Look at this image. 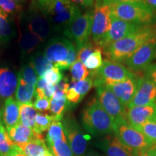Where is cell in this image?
<instances>
[{"label":"cell","instance_id":"cell-28","mask_svg":"<svg viewBox=\"0 0 156 156\" xmlns=\"http://www.w3.org/2000/svg\"><path fill=\"white\" fill-rule=\"evenodd\" d=\"M43 42L38 37L35 36L30 31H27L21 35L19 40L20 46L23 53L30 54Z\"/></svg>","mask_w":156,"mask_h":156},{"label":"cell","instance_id":"cell-47","mask_svg":"<svg viewBox=\"0 0 156 156\" xmlns=\"http://www.w3.org/2000/svg\"><path fill=\"white\" fill-rule=\"evenodd\" d=\"M145 1L154 9V11L156 12V0H145Z\"/></svg>","mask_w":156,"mask_h":156},{"label":"cell","instance_id":"cell-37","mask_svg":"<svg viewBox=\"0 0 156 156\" xmlns=\"http://www.w3.org/2000/svg\"><path fill=\"white\" fill-rule=\"evenodd\" d=\"M138 131L147 137V139L153 144V146L156 145V118L142 124Z\"/></svg>","mask_w":156,"mask_h":156},{"label":"cell","instance_id":"cell-3","mask_svg":"<svg viewBox=\"0 0 156 156\" xmlns=\"http://www.w3.org/2000/svg\"><path fill=\"white\" fill-rule=\"evenodd\" d=\"M112 16L139 25L152 24L155 12L145 0L130 1L109 5Z\"/></svg>","mask_w":156,"mask_h":156},{"label":"cell","instance_id":"cell-23","mask_svg":"<svg viewBox=\"0 0 156 156\" xmlns=\"http://www.w3.org/2000/svg\"><path fill=\"white\" fill-rule=\"evenodd\" d=\"M18 146L26 156H46L51 153L43 136L34 141L20 144Z\"/></svg>","mask_w":156,"mask_h":156},{"label":"cell","instance_id":"cell-14","mask_svg":"<svg viewBox=\"0 0 156 156\" xmlns=\"http://www.w3.org/2000/svg\"><path fill=\"white\" fill-rule=\"evenodd\" d=\"M140 77H141L136 75L126 80L117 83H104V85L118 98L121 103L127 108L135 94Z\"/></svg>","mask_w":156,"mask_h":156},{"label":"cell","instance_id":"cell-18","mask_svg":"<svg viewBox=\"0 0 156 156\" xmlns=\"http://www.w3.org/2000/svg\"><path fill=\"white\" fill-rule=\"evenodd\" d=\"M93 86L92 77H87L80 81H71L65 92L66 98L69 102L78 103Z\"/></svg>","mask_w":156,"mask_h":156},{"label":"cell","instance_id":"cell-25","mask_svg":"<svg viewBox=\"0 0 156 156\" xmlns=\"http://www.w3.org/2000/svg\"><path fill=\"white\" fill-rule=\"evenodd\" d=\"M0 153L2 156H13L23 153L22 150L9 137L8 133L0 122Z\"/></svg>","mask_w":156,"mask_h":156},{"label":"cell","instance_id":"cell-40","mask_svg":"<svg viewBox=\"0 0 156 156\" xmlns=\"http://www.w3.org/2000/svg\"><path fill=\"white\" fill-rule=\"evenodd\" d=\"M0 9H2L8 15H17L21 11L22 7L13 0H0Z\"/></svg>","mask_w":156,"mask_h":156},{"label":"cell","instance_id":"cell-8","mask_svg":"<svg viewBox=\"0 0 156 156\" xmlns=\"http://www.w3.org/2000/svg\"><path fill=\"white\" fill-rule=\"evenodd\" d=\"M112 23V13L109 5L95 4L92 12L91 36L95 45L98 47L103 38L106 36Z\"/></svg>","mask_w":156,"mask_h":156},{"label":"cell","instance_id":"cell-29","mask_svg":"<svg viewBox=\"0 0 156 156\" xmlns=\"http://www.w3.org/2000/svg\"><path fill=\"white\" fill-rule=\"evenodd\" d=\"M31 64L34 66L38 77H42L46 72L54 67V64L50 62L45 56L44 54L38 52L31 58Z\"/></svg>","mask_w":156,"mask_h":156},{"label":"cell","instance_id":"cell-51","mask_svg":"<svg viewBox=\"0 0 156 156\" xmlns=\"http://www.w3.org/2000/svg\"><path fill=\"white\" fill-rule=\"evenodd\" d=\"M46 156H54V155L52 153H49V154H48V155H46Z\"/></svg>","mask_w":156,"mask_h":156},{"label":"cell","instance_id":"cell-46","mask_svg":"<svg viewBox=\"0 0 156 156\" xmlns=\"http://www.w3.org/2000/svg\"><path fill=\"white\" fill-rule=\"evenodd\" d=\"M146 153L149 154V155H153V156H156V145L152 146L151 148L147 150V151H145Z\"/></svg>","mask_w":156,"mask_h":156},{"label":"cell","instance_id":"cell-42","mask_svg":"<svg viewBox=\"0 0 156 156\" xmlns=\"http://www.w3.org/2000/svg\"><path fill=\"white\" fill-rule=\"evenodd\" d=\"M51 100L46 98H36V101L33 103L34 108L40 112H46L50 108Z\"/></svg>","mask_w":156,"mask_h":156},{"label":"cell","instance_id":"cell-6","mask_svg":"<svg viewBox=\"0 0 156 156\" xmlns=\"http://www.w3.org/2000/svg\"><path fill=\"white\" fill-rule=\"evenodd\" d=\"M93 85L97 86L101 83L122 82L136 76L133 72L126 68L120 62L106 59L103 61L101 67L93 73Z\"/></svg>","mask_w":156,"mask_h":156},{"label":"cell","instance_id":"cell-24","mask_svg":"<svg viewBox=\"0 0 156 156\" xmlns=\"http://www.w3.org/2000/svg\"><path fill=\"white\" fill-rule=\"evenodd\" d=\"M35 85L27 83L18 75V84L15 91V98L20 104H33V100L36 95Z\"/></svg>","mask_w":156,"mask_h":156},{"label":"cell","instance_id":"cell-41","mask_svg":"<svg viewBox=\"0 0 156 156\" xmlns=\"http://www.w3.org/2000/svg\"><path fill=\"white\" fill-rule=\"evenodd\" d=\"M98 48V46H95L94 44H93L92 42L87 41L86 44H85L83 46H82L80 48H78L77 50V60L81 62L82 63H85L86 58L93 53L94 51Z\"/></svg>","mask_w":156,"mask_h":156},{"label":"cell","instance_id":"cell-45","mask_svg":"<svg viewBox=\"0 0 156 156\" xmlns=\"http://www.w3.org/2000/svg\"><path fill=\"white\" fill-rule=\"evenodd\" d=\"M75 5H80L83 7H90L94 5V0H70Z\"/></svg>","mask_w":156,"mask_h":156},{"label":"cell","instance_id":"cell-9","mask_svg":"<svg viewBox=\"0 0 156 156\" xmlns=\"http://www.w3.org/2000/svg\"><path fill=\"white\" fill-rule=\"evenodd\" d=\"M142 25H143L126 22V21L112 16L110 28L106 36L101 41L98 47L104 50L114 42L118 41L121 39L133 34L140 28Z\"/></svg>","mask_w":156,"mask_h":156},{"label":"cell","instance_id":"cell-27","mask_svg":"<svg viewBox=\"0 0 156 156\" xmlns=\"http://www.w3.org/2000/svg\"><path fill=\"white\" fill-rule=\"evenodd\" d=\"M38 113L33 104H20V123L34 130Z\"/></svg>","mask_w":156,"mask_h":156},{"label":"cell","instance_id":"cell-53","mask_svg":"<svg viewBox=\"0 0 156 156\" xmlns=\"http://www.w3.org/2000/svg\"><path fill=\"white\" fill-rule=\"evenodd\" d=\"M0 156H2V155H1V153H0Z\"/></svg>","mask_w":156,"mask_h":156},{"label":"cell","instance_id":"cell-11","mask_svg":"<svg viewBox=\"0 0 156 156\" xmlns=\"http://www.w3.org/2000/svg\"><path fill=\"white\" fill-rule=\"evenodd\" d=\"M156 36L151 38L136 52L124 61L128 69L132 72L145 70L149 67L155 56Z\"/></svg>","mask_w":156,"mask_h":156},{"label":"cell","instance_id":"cell-33","mask_svg":"<svg viewBox=\"0 0 156 156\" xmlns=\"http://www.w3.org/2000/svg\"><path fill=\"white\" fill-rule=\"evenodd\" d=\"M55 86L48 85L44 77H38L36 84V98H46L51 100L55 93Z\"/></svg>","mask_w":156,"mask_h":156},{"label":"cell","instance_id":"cell-20","mask_svg":"<svg viewBox=\"0 0 156 156\" xmlns=\"http://www.w3.org/2000/svg\"><path fill=\"white\" fill-rule=\"evenodd\" d=\"M7 132L11 140L17 145L32 142L43 136L42 134H36L30 128L20 122L13 127L7 129Z\"/></svg>","mask_w":156,"mask_h":156},{"label":"cell","instance_id":"cell-43","mask_svg":"<svg viewBox=\"0 0 156 156\" xmlns=\"http://www.w3.org/2000/svg\"><path fill=\"white\" fill-rule=\"evenodd\" d=\"M146 76H147L156 86V64L150 65L146 69Z\"/></svg>","mask_w":156,"mask_h":156},{"label":"cell","instance_id":"cell-1","mask_svg":"<svg viewBox=\"0 0 156 156\" xmlns=\"http://www.w3.org/2000/svg\"><path fill=\"white\" fill-rule=\"evenodd\" d=\"M32 4L56 30L64 31L82 13L70 0H33Z\"/></svg>","mask_w":156,"mask_h":156},{"label":"cell","instance_id":"cell-32","mask_svg":"<svg viewBox=\"0 0 156 156\" xmlns=\"http://www.w3.org/2000/svg\"><path fill=\"white\" fill-rule=\"evenodd\" d=\"M66 138L64 132L63 125L60 121H54L48 129L47 135H46V142L48 147H51L54 142L57 140Z\"/></svg>","mask_w":156,"mask_h":156},{"label":"cell","instance_id":"cell-10","mask_svg":"<svg viewBox=\"0 0 156 156\" xmlns=\"http://www.w3.org/2000/svg\"><path fill=\"white\" fill-rule=\"evenodd\" d=\"M97 100L106 112L115 121L126 118V107L103 83L97 85Z\"/></svg>","mask_w":156,"mask_h":156},{"label":"cell","instance_id":"cell-44","mask_svg":"<svg viewBox=\"0 0 156 156\" xmlns=\"http://www.w3.org/2000/svg\"><path fill=\"white\" fill-rule=\"evenodd\" d=\"M130 1H140V0H97L96 2L104 5H112L117 3L125 2Z\"/></svg>","mask_w":156,"mask_h":156},{"label":"cell","instance_id":"cell-17","mask_svg":"<svg viewBox=\"0 0 156 156\" xmlns=\"http://www.w3.org/2000/svg\"><path fill=\"white\" fill-rule=\"evenodd\" d=\"M52 26L48 19L32 4L28 21V30L44 41L51 33Z\"/></svg>","mask_w":156,"mask_h":156},{"label":"cell","instance_id":"cell-50","mask_svg":"<svg viewBox=\"0 0 156 156\" xmlns=\"http://www.w3.org/2000/svg\"><path fill=\"white\" fill-rule=\"evenodd\" d=\"M13 1L15 2L18 3V4H20V3L23 2L24 1H25V0H13Z\"/></svg>","mask_w":156,"mask_h":156},{"label":"cell","instance_id":"cell-35","mask_svg":"<svg viewBox=\"0 0 156 156\" xmlns=\"http://www.w3.org/2000/svg\"><path fill=\"white\" fill-rule=\"evenodd\" d=\"M71 74L72 81H80L88 77L90 73L88 69L85 67L83 63L79 60H76L71 67H69Z\"/></svg>","mask_w":156,"mask_h":156},{"label":"cell","instance_id":"cell-21","mask_svg":"<svg viewBox=\"0 0 156 156\" xmlns=\"http://www.w3.org/2000/svg\"><path fill=\"white\" fill-rule=\"evenodd\" d=\"M101 144L106 156H138L140 154L123 145L116 136L107 137Z\"/></svg>","mask_w":156,"mask_h":156},{"label":"cell","instance_id":"cell-13","mask_svg":"<svg viewBox=\"0 0 156 156\" xmlns=\"http://www.w3.org/2000/svg\"><path fill=\"white\" fill-rule=\"evenodd\" d=\"M74 46L73 43L67 38H55L48 42L44 54L54 66L57 65L67 59L70 50Z\"/></svg>","mask_w":156,"mask_h":156},{"label":"cell","instance_id":"cell-38","mask_svg":"<svg viewBox=\"0 0 156 156\" xmlns=\"http://www.w3.org/2000/svg\"><path fill=\"white\" fill-rule=\"evenodd\" d=\"M103 64L101 48L98 47L92 54L86 58L84 65L87 69L96 70L101 67Z\"/></svg>","mask_w":156,"mask_h":156},{"label":"cell","instance_id":"cell-48","mask_svg":"<svg viewBox=\"0 0 156 156\" xmlns=\"http://www.w3.org/2000/svg\"><path fill=\"white\" fill-rule=\"evenodd\" d=\"M138 156H153V155H149V154L146 153L145 152H142V153H140L139 154V155H138Z\"/></svg>","mask_w":156,"mask_h":156},{"label":"cell","instance_id":"cell-54","mask_svg":"<svg viewBox=\"0 0 156 156\" xmlns=\"http://www.w3.org/2000/svg\"><path fill=\"white\" fill-rule=\"evenodd\" d=\"M54 156H57V155H54Z\"/></svg>","mask_w":156,"mask_h":156},{"label":"cell","instance_id":"cell-5","mask_svg":"<svg viewBox=\"0 0 156 156\" xmlns=\"http://www.w3.org/2000/svg\"><path fill=\"white\" fill-rule=\"evenodd\" d=\"M114 132L123 145L138 153L145 152L153 146L143 134L129 124L126 118L114 121Z\"/></svg>","mask_w":156,"mask_h":156},{"label":"cell","instance_id":"cell-30","mask_svg":"<svg viewBox=\"0 0 156 156\" xmlns=\"http://www.w3.org/2000/svg\"><path fill=\"white\" fill-rule=\"evenodd\" d=\"M13 34L9 15L0 9V41L7 42L10 40Z\"/></svg>","mask_w":156,"mask_h":156},{"label":"cell","instance_id":"cell-49","mask_svg":"<svg viewBox=\"0 0 156 156\" xmlns=\"http://www.w3.org/2000/svg\"><path fill=\"white\" fill-rule=\"evenodd\" d=\"M81 156H100L98 154H94V153H91V154H86V155H81Z\"/></svg>","mask_w":156,"mask_h":156},{"label":"cell","instance_id":"cell-31","mask_svg":"<svg viewBox=\"0 0 156 156\" xmlns=\"http://www.w3.org/2000/svg\"><path fill=\"white\" fill-rule=\"evenodd\" d=\"M54 121L56 120L55 117L52 115H48L44 113H38L36 115L34 131L38 134H42L43 132L48 131Z\"/></svg>","mask_w":156,"mask_h":156},{"label":"cell","instance_id":"cell-7","mask_svg":"<svg viewBox=\"0 0 156 156\" xmlns=\"http://www.w3.org/2000/svg\"><path fill=\"white\" fill-rule=\"evenodd\" d=\"M92 12H86L79 15L67 28L63 31L64 36L73 40L77 46V49L89 41L91 34Z\"/></svg>","mask_w":156,"mask_h":156},{"label":"cell","instance_id":"cell-16","mask_svg":"<svg viewBox=\"0 0 156 156\" xmlns=\"http://www.w3.org/2000/svg\"><path fill=\"white\" fill-rule=\"evenodd\" d=\"M126 119L138 131L142 124L156 118V103L147 106L128 107L126 108Z\"/></svg>","mask_w":156,"mask_h":156},{"label":"cell","instance_id":"cell-52","mask_svg":"<svg viewBox=\"0 0 156 156\" xmlns=\"http://www.w3.org/2000/svg\"><path fill=\"white\" fill-rule=\"evenodd\" d=\"M155 56L156 57V51H155Z\"/></svg>","mask_w":156,"mask_h":156},{"label":"cell","instance_id":"cell-2","mask_svg":"<svg viewBox=\"0 0 156 156\" xmlns=\"http://www.w3.org/2000/svg\"><path fill=\"white\" fill-rule=\"evenodd\" d=\"M155 36H156V25H143L133 34L114 42L103 51L110 60L115 62L125 61Z\"/></svg>","mask_w":156,"mask_h":156},{"label":"cell","instance_id":"cell-36","mask_svg":"<svg viewBox=\"0 0 156 156\" xmlns=\"http://www.w3.org/2000/svg\"><path fill=\"white\" fill-rule=\"evenodd\" d=\"M18 75L23 80H24L27 83L36 86L38 77L37 75L34 66H33L30 62L23 66L22 69L20 71Z\"/></svg>","mask_w":156,"mask_h":156},{"label":"cell","instance_id":"cell-26","mask_svg":"<svg viewBox=\"0 0 156 156\" xmlns=\"http://www.w3.org/2000/svg\"><path fill=\"white\" fill-rule=\"evenodd\" d=\"M66 106H67V98L65 93L61 90L56 88L55 93L51 100L49 110L52 114V116L55 117L56 121H60L62 119Z\"/></svg>","mask_w":156,"mask_h":156},{"label":"cell","instance_id":"cell-34","mask_svg":"<svg viewBox=\"0 0 156 156\" xmlns=\"http://www.w3.org/2000/svg\"><path fill=\"white\" fill-rule=\"evenodd\" d=\"M51 153L57 156H73V151L68 145L67 137L56 140L49 147Z\"/></svg>","mask_w":156,"mask_h":156},{"label":"cell","instance_id":"cell-39","mask_svg":"<svg viewBox=\"0 0 156 156\" xmlns=\"http://www.w3.org/2000/svg\"><path fill=\"white\" fill-rule=\"evenodd\" d=\"M42 77L46 80L48 85H51L56 86L62 80L63 75H62L59 69L55 67L51 68L44 74Z\"/></svg>","mask_w":156,"mask_h":156},{"label":"cell","instance_id":"cell-12","mask_svg":"<svg viewBox=\"0 0 156 156\" xmlns=\"http://www.w3.org/2000/svg\"><path fill=\"white\" fill-rule=\"evenodd\" d=\"M63 128L73 153L75 156L83 155L87 148L88 137L83 133L79 125L73 118L69 117L66 119Z\"/></svg>","mask_w":156,"mask_h":156},{"label":"cell","instance_id":"cell-4","mask_svg":"<svg viewBox=\"0 0 156 156\" xmlns=\"http://www.w3.org/2000/svg\"><path fill=\"white\" fill-rule=\"evenodd\" d=\"M82 122L85 129L94 135L108 134L114 131V120L96 98L83 109Z\"/></svg>","mask_w":156,"mask_h":156},{"label":"cell","instance_id":"cell-22","mask_svg":"<svg viewBox=\"0 0 156 156\" xmlns=\"http://www.w3.org/2000/svg\"><path fill=\"white\" fill-rule=\"evenodd\" d=\"M2 117L7 129L13 127L20 122V103L12 97L5 101Z\"/></svg>","mask_w":156,"mask_h":156},{"label":"cell","instance_id":"cell-15","mask_svg":"<svg viewBox=\"0 0 156 156\" xmlns=\"http://www.w3.org/2000/svg\"><path fill=\"white\" fill-rule=\"evenodd\" d=\"M155 101L156 86L153 82L145 75L140 77L135 94L128 107L147 106L155 103Z\"/></svg>","mask_w":156,"mask_h":156},{"label":"cell","instance_id":"cell-19","mask_svg":"<svg viewBox=\"0 0 156 156\" xmlns=\"http://www.w3.org/2000/svg\"><path fill=\"white\" fill-rule=\"evenodd\" d=\"M18 77L8 68H0V98H9L16 91Z\"/></svg>","mask_w":156,"mask_h":156}]
</instances>
